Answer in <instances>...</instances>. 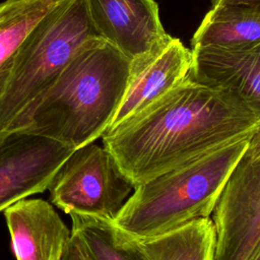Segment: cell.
Listing matches in <instances>:
<instances>
[{
  "label": "cell",
  "mask_w": 260,
  "mask_h": 260,
  "mask_svg": "<svg viewBox=\"0 0 260 260\" xmlns=\"http://www.w3.org/2000/svg\"><path fill=\"white\" fill-rule=\"evenodd\" d=\"M260 115L189 75L148 107L107 130L103 146L135 185L249 137Z\"/></svg>",
  "instance_id": "1"
},
{
  "label": "cell",
  "mask_w": 260,
  "mask_h": 260,
  "mask_svg": "<svg viewBox=\"0 0 260 260\" xmlns=\"http://www.w3.org/2000/svg\"><path fill=\"white\" fill-rule=\"evenodd\" d=\"M130 60L107 41L87 40L57 79L5 131L20 130L74 149L109 129L124 98Z\"/></svg>",
  "instance_id": "2"
},
{
  "label": "cell",
  "mask_w": 260,
  "mask_h": 260,
  "mask_svg": "<svg viewBox=\"0 0 260 260\" xmlns=\"http://www.w3.org/2000/svg\"><path fill=\"white\" fill-rule=\"evenodd\" d=\"M249 138L228 143L137 185L115 222L133 239L144 240L209 217Z\"/></svg>",
  "instance_id": "3"
},
{
  "label": "cell",
  "mask_w": 260,
  "mask_h": 260,
  "mask_svg": "<svg viewBox=\"0 0 260 260\" xmlns=\"http://www.w3.org/2000/svg\"><path fill=\"white\" fill-rule=\"evenodd\" d=\"M98 35L84 0H61L20 45L0 102V132L57 79L78 49Z\"/></svg>",
  "instance_id": "4"
},
{
  "label": "cell",
  "mask_w": 260,
  "mask_h": 260,
  "mask_svg": "<svg viewBox=\"0 0 260 260\" xmlns=\"http://www.w3.org/2000/svg\"><path fill=\"white\" fill-rule=\"evenodd\" d=\"M48 190L51 204L67 214L114 219L135 185L109 150L91 142L74 149L55 173Z\"/></svg>",
  "instance_id": "5"
},
{
  "label": "cell",
  "mask_w": 260,
  "mask_h": 260,
  "mask_svg": "<svg viewBox=\"0 0 260 260\" xmlns=\"http://www.w3.org/2000/svg\"><path fill=\"white\" fill-rule=\"evenodd\" d=\"M214 260H248L260 242V157L243 154L213 209Z\"/></svg>",
  "instance_id": "6"
},
{
  "label": "cell",
  "mask_w": 260,
  "mask_h": 260,
  "mask_svg": "<svg viewBox=\"0 0 260 260\" xmlns=\"http://www.w3.org/2000/svg\"><path fill=\"white\" fill-rule=\"evenodd\" d=\"M73 151L69 145L32 133L0 132V211L47 190Z\"/></svg>",
  "instance_id": "7"
},
{
  "label": "cell",
  "mask_w": 260,
  "mask_h": 260,
  "mask_svg": "<svg viewBox=\"0 0 260 260\" xmlns=\"http://www.w3.org/2000/svg\"><path fill=\"white\" fill-rule=\"evenodd\" d=\"M192 63V50L172 36L131 60L126 91L109 129L136 115L180 84L189 75Z\"/></svg>",
  "instance_id": "8"
},
{
  "label": "cell",
  "mask_w": 260,
  "mask_h": 260,
  "mask_svg": "<svg viewBox=\"0 0 260 260\" xmlns=\"http://www.w3.org/2000/svg\"><path fill=\"white\" fill-rule=\"evenodd\" d=\"M99 38L130 61L149 52L170 35L155 0H84Z\"/></svg>",
  "instance_id": "9"
},
{
  "label": "cell",
  "mask_w": 260,
  "mask_h": 260,
  "mask_svg": "<svg viewBox=\"0 0 260 260\" xmlns=\"http://www.w3.org/2000/svg\"><path fill=\"white\" fill-rule=\"evenodd\" d=\"M189 76L224 90L260 115V43L232 48H192Z\"/></svg>",
  "instance_id": "10"
},
{
  "label": "cell",
  "mask_w": 260,
  "mask_h": 260,
  "mask_svg": "<svg viewBox=\"0 0 260 260\" xmlns=\"http://www.w3.org/2000/svg\"><path fill=\"white\" fill-rule=\"evenodd\" d=\"M3 212L16 260H62L71 229L53 204L25 198Z\"/></svg>",
  "instance_id": "11"
},
{
  "label": "cell",
  "mask_w": 260,
  "mask_h": 260,
  "mask_svg": "<svg viewBox=\"0 0 260 260\" xmlns=\"http://www.w3.org/2000/svg\"><path fill=\"white\" fill-rule=\"evenodd\" d=\"M260 43V6H211L191 39L192 48L232 49Z\"/></svg>",
  "instance_id": "12"
},
{
  "label": "cell",
  "mask_w": 260,
  "mask_h": 260,
  "mask_svg": "<svg viewBox=\"0 0 260 260\" xmlns=\"http://www.w3.org/2000/svg\"><path fill=\"white\" fill-rule=\"evenodd\" d=\"M61 0L0 2V102L10 79L15 55L36 24Z\"/></svg>",
  "instance_id": "13"
},
{
  "label": "cell",
  "mask_w": 260,
  "mask_h": 260,
  "mask_svg": "<svg viewBox=\"0 0 260 260\" xmlns=\"http://www.w3.org/2000/svg\"><path fill=\"white\" fill-rule=\"evenodd\" d=\"M68 215L71 233L79 237L92 260H150L114 219L77 212Z\"/></svg>",
  "instance_id": "14"
},
{
  "label": "cell",
  "mask_w": 260,
  "mask_h": 260,
  "mask_svg": "<svg viewBox=\"0 0 260 260\" xmlns=\"http://www.w3.org/2000/svg\"><path fill=\"white\" fill-rule=\"evenodd\" d=\"M136 241L150 260H214L215 229L210 217L198 218L167 234Z\"/></svg>",
  "instance_id": "15"
},
{
  "label": "cell",
  "mask_w": 260,
  "mask_h": 260,
  "mask_svg": "<svg viewBox=\"0 0 260 260\" xmlns=\"http://www.w3.org/2000/svg\"><path fill=\"white\" fill-rule=\"evenodd\" d=\"M62 260H92L79 237L71 233Z\"/></svg>",
  "instance_id": "16"
},
{
  "label": "cell",
  "mask_w": 260,
  "mask_h": 260,
  "mask_svg": "<svg viewBox=\"0 0 260 260\" xmlns=\"http://www.w3.org/2000/svg\"><path fill=\"white\" fill-rule=\"evenodd\" d=\"M244 155L250 158H258L260 157V124L253 132V134L249 138L248 147L244 153Z\"/></svg>",
  "instance_id": "17"
},
{
  "label": "cell",
  "mask_w": 260,
  "mask_h": 260,
  "mask_svg": "<svg viewBox=\"0 0 260 260\" xmlns=\"http://www.w3.org/2000/svg\"><path fill=\"white\" fill-rule=\"evenodd\" d=\"M235 4H247L260 6V0H212L211 6H223V5H235Z\"/></svg>",
  "instance_id": "18"
},
{
  "label": "cell",
  "mask_w": 260,
  "mask_h": 260,
  "mask_svg": "<svg viewBox=\"0 0 260 260\" xmlns=\"http://www.w3.org/2000/svg\"><path fill=\"white\" fill-rule=\"evenodd\" d=\"M248 260H260V242L258 243L257 247L255 248V250L253 251Z\"/></svg>",
  "instance_id": "19"
}]
</instances>
